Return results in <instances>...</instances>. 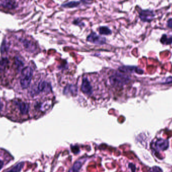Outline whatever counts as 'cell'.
Masks as SVG:
<instances>
[{
    "label": "cell",
    "mask_w": 172,
    "mask_h": 172,
    "mask_svg": "<svg viewBox=\"0 0 172 172\" xmlns=\"http://www.w3.org/2000/svg\"><path fill=\"white\" fill-rule=\"evenodd\" d=\"M130 78L124 74L116 73L109 77V83L113 87H122L129 82Z\"/></svg>",
    "instance_id": "6da1fadb"
},
{
    "label": "cell",
    "mask_w": 172,
    "mask_h": 172,
    "mask_svg": "<svg viewBox=\"0 0 172 172\" xmlns=\"http://www.w3.org/2000/svg\"><path fill=\"white\" fill-rule=\"evenodd\" d=\"M33 75V70L27 67L22 70L20 79V85L23 89H26L29 86Z\"/></svg>",
    "instance_id": "7a4b0ae2"
},
{
    "label": "cell",
    "mask_w": 172,
    "mask_h": 172,
    "mask_svg": "<svg viewBox=\"0 0 172 172\" xmlns=\"http://www.w3.org/2000/svg\"><path fill=\"white\" fill-rule=\"evenodd\" d=\"M138 13L140 19L144 23H151L156 17V13L153 10L139 8Z\"/></svg>",
    "instance_id": "3957f363"
},
{
    "label": "cell",
    "mask_w": 172,
    "mask_h": 172,
    "mask_svg": "<svg viewBox=\"0 0 172 172\" xmlns=\"http://www.w3.org/2000/svg\"><path fill=\"white\" fill-rule=\"evenodd\" d=\"M87 41L95 45H103L106 43V39L104 37L98 35L94 32H92L88 36Z\"/></svg>",
    "instance_id": "277c9868"
},
{
    "label": "cell",
    "mask_w": 172,
    "mask_h": 172,
    "mask_svg": "<svg viewBox=\"0 0 172 172\" xmlns=\"http://www.w3.org/2000/svg\"><path fill=\"white\" fill-rule=\"evenodd\" d=\"M81 90L84 94L88 96H91L93 94V87L92 86L90 81H89L87 77H84L83 79Z\"/></svg>",
    "instance_id": "5b68a950"
},
{
    "label": "cell",
    "mask_w": 172,
    "mask_h": 172,
    "mask_svg": "<svg viewBox=\"0 0 172 172\" xmlns=\"http://www.w3.org/2000/svg\"><path fill=\"white\" fill-rule=\"evenodd\" d=\"M154 148L157 152L165 151L169 147V142L168 140L163 139H157L153 144Z\"/></svg>",
    "instance_id": "8992f818"
},
{
    "label": "cell",
    "mask_w": 172,
    "mask_h": 172,
    "mask_svg": "<svg viewBox=\"0 0 172 172\" xmlns=\"http://www.w3.org/2000/svg\"><path fill=\"white\" fill-rule=\"evenodd\" d=\"M14 104L16 106L18 109H19L20 112L22 114L26 115L28 114L29 106L27 104L21 100H16L14 102Z\"/></svg>",
    "instance_id": "52a82bcc"
},
{
    "label": "cell",
    "mask_w": 172,
    "mask_h": 172,
    "mask_svg": "<svg viewBox=\"0 0 172 172\" xmlns=\"http://www.w3.org/2000/svg\"><path fill=\"white\" fill-rule=\"evenodd\" d=\"M120 71L123 73H136L137 74H142L144 71L141 69L135 67L131 66H123L119 68Z\"/></svg>",
    "instance_id": "ba28073f"
},
{
    "label": "cell",
    "mask_w": 172,
    "mask_h": 172,
    "mask_svg": "<svg viewBox=\"0 0 172 172\" xmlns=\"http://www.w3.org/2000/svg\"><path fill=\"white\" fill-rule=\"evenodd\" d=\"M48 87H49V84L46 82L45 81L41 82L38 84L37 87L34 89V94H37L44 91Z\"/></svg>",
    "instance_id": "9c48e42d"
},
{
    "label": "cell",
    "mask_w": 172,
    "mask_h": 172,
    "mask_svg": "<svg viewBox=\"0 0 172 172\" xmlns=\"http://www.w3.org/2000/svg\"><path fill=\"white\" fill-rule=\"evenodd\" d=\"M24 45L25 47L29 51L31 52H34L37 49L36 46L34 45V43H33L32 42L28 41H24Z\"/></svg>",
    "instance_id": "30bf717a"
},
{
    "label": "cell",
    "mask_w": 172,
    "mask_h": 172,
    "mask_svg": "<svg viewBox=\"0 0 172 172\" xmlns=\"http://www.w3.org/2000/svg\"><path fill=\"white\" fill-rule=\"evenodd\" d=\"M80 4V1H71L67 2V3H64L62 4V7L63 8H73L78 7Z\"/></svg>",
    "instance_id": "8fae6325"
},
{
    "label": "cell",
    "mask_w": 172,
    "mask_h": 172,
    "mask_svg": "<svg viewBox=\"0 0 172 172\" xmlns=\"http://www.w3.org/2000/svg\"><path fill=\"white\" fill-rule=\"evenodd\" d=\"M98 31L101 35H109L112 34L111 30L107 26H100L98 28Z\"/></svg>",
    "instance_id": "7c38bea8"
},
{
    "label": "cell",
    "mask_w": 172,
    "mask_h": 172,
    "mask_svg": "<svg viewBox=\"0 0 172 172\" xmlns=\"http://www.w3.org/2000/svg\"><path fill=\"white\" fill-rule=\"evenodd\" d=\"M160 41L161 42V43H163V45H171V43H172V37H169L167 34H164L160 39Z\"/></svg>",
    "instance_id": "4fadbf2b"
},
{
    "label": "cell",
    "mask_w": 172,
    "mask_h": 172,
    "mask_svg": "<svg viewBox=\"0 0 172 172\" xmlns=\"http://www.w3.org/2000/svg\"><path fill=\"white\" fill-rule=\"evenodd\" d=\"M82 165V163L80 161H76L69 172H79Z\"/></svg>",
    "instance_id": "5bb4252c"
},
{
    "label": "cell",
    "mask_w": 172,
    "mask_h": 172,
    "mask_svg": "<svg viewBox=\"0 0 172 172\" xmlns=\"http://www.w3.org/2000/svg\"><path fill=\"white\" fill-rule=\"evenodd\" d=\"M1 4L3 7L7 8H12L14 6L13 2L11 0H1Z\"/></svg>",
    "instance_id": "9a60e30c"
},
{
    "label": "cell",
    "mask_w": 172,
    "mask_h": 172,
    "mask_svg": "<svg viewBox=\"0 0 172 172\" xmlns=\"http://www.w3.org/2000/svg\"><path fill=\"white\" fill-rule=\"evenodd\" d=\"M23 166H24V163L23 162L19 163L8 172H20L22 170V168H23Z\"/></svg>",
    "instance_id": "2e32d148"
},
{
    "label": "cell",
    "mask_w": 172,
    "mask_h": 172,
    "mask_svg": "<svg viewBox=\"0 0 172 172\" xmlns=\"http://www.w3.org/2000/svg\"><path fill=\"white\" fill-rule=\"evenodd\" d=\"M65 91L66 92V94H67L68 92H70L71 94H77V88H75L74 86H67L65 90Z\"/></svg>",
    "instance_id": "e0dca14e"
},
{
    "label": "cell",
    "mask_w": 172,
    "mask_h": 172,
    "mask_svg": "<svg viewBox=\"0 0 172 172\" xmlns=\"http://www.w3.org/2000/svg\"><path fill=\"white\" fill-rule=\"evenodd\" d=\"M8 61L7 58H3L0 62V72L5 70L8 65Z\"/></svg>",
    "instance_id": "ac0fdd59"
},
{
    "label": "cell",
    "mask_w": 172,
    "mask_h": 172,
    "mask_svg": "<svg viewBox=\"0 0 172 172\" xmlns=\"http://www.w3.org/2000/svg\"><path fill=\"white\" fill-rule=\"evenodd\" d=\"M73 24L75 25L79 26L81 27L85 26V24H84L83 22L81 20H80L78 18L73 21Z\"/></svg>",
    "instance_id": "d6986e66"
},
{
    "label": "cell",
    "mask_w": 172,
    "mask_h": 172,
    "mask_svg": "<svg viewBox=\"0 0 172 172\" xmlns=\"http://www.w3.org/2000/svg\"><path fill=\"white\" fill-rule=\"evenodd\" d=\"M151 172H163L161 168L157 166H154L152 169Z\"/></svg>",
    "instance_id": "ffe728a7"
},
{
    "label": "cell",
    "mask_w": 172,
    "mask_h": 172,
    "mask_svg": "<svg viewBox=\"0 0 172 172\" xmlns=\"http://www.w3.org/2000/svg\"><path fill=\"white\" fill-rule=\"evenodd\" d=\"M166 25L169 28L172 29V18H170L168 19Z\"/></svg>",
    "instance_id": "44dd1931"
},
{
    "label": "cell",
    "mask_w": 172,
    "mask_h": 172,
    "mask_svg": "<svg viewBox=\"0 0 172 172\" xmlns=\"http://www.w3.org/2000/svg\"><path fill=\"white\" fill-rule=\"evenodd\" d=\"M172 83V77H169V78H167L166 79L165 81L164 82V84H168Z\"/></svg>",
    "instance_id": "7402d4cb"
},
{
    "label": "cell",
    "mask_w": 172,
    "mask_h": 172,
    "mask_svg": "<svg viewBox=\"0 0 172 172\" xmlns=\"http://www.w3.org/2000/svg\"><path fill=\"white\" fill-rule=\"evenodd\" d=\"M94 0H81V1L84 3H90Z\"/></svg>",
    "instance_id": "603a6c76"
},
{
    "label": "cell",
    "mask_w": 172,
    "mask_h": 172,
    "mask_svg": "<svg viewBox=\"0 0 172 172\" xmlns=\"http://www.w3.org/2000/svg\"><path fill=\"white\" fill-rule=\"evenodd\" d=\"M3 166H4V163H3V161L0 160V170L3 168Z\"/></svg>",
    "instance_id": "cb8c5ba5"
},
{
    "label": "cell",
    "mask_w": 172,
    "mask_h": 172,
    "mask_svg": "<svg viewBox=\"0 0 172 172\" xmlns=\"http://www.w3.org/2000/svg\"><path fill=\"white\" fill-rule=\"evenodd\" d=\"M2 107H3V105H2V104L0 102V110H1Z\"/></svg>",
    "instance_id": "d4e9b609"
},
{
    "label": "cell",
    "mask_w": 172,
    "mask_h": 172,
    "mask_svg": "<svg viewBox=\"0 0 172 172\" xmlns=\"http://www.w3.org/2000/svg\"></svg>",
    "instance_id": "484cf974"
}]
</instances>
